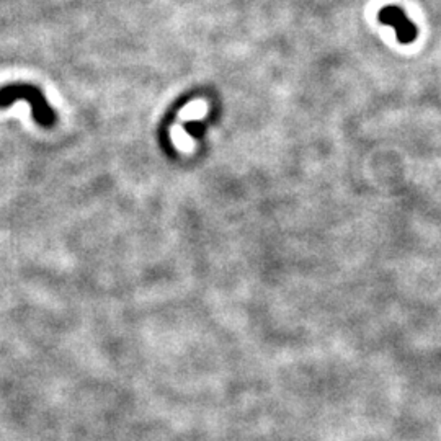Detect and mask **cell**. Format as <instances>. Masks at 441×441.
<instances>
[{
  "label": "cell",
  "mask_w": 441,
  "mask_h": 441,
  "mask_svg": "<svg viewBox=\"0 0 441 441\" xmlns=\"http://www.w3.org/2000/svg\"><path fill=\"white\" fill-rule=\"evenodd\" d=\"M378 19L383 25L394 28L399 43L410 44L417 40L418 30L415 24H412V20L398 5H386V7H383Z\"/></svg>",
  "instance_id": "2"
},
{
  "label": "cell",
  "mask_w": 441,
  "mask_h": 441,
  "mask_svg": "<svg viewBox=\"0 0 441 441\" xmlns=\"http://www.w3.org/2000/svg\"><path fill=\"white\" fill-rule=\"evenodd\" d=\"M28 100L30 105L33 107V113H35V118L41 123V125H51L54 116L53 110L44 103L43 97L40 92L35 90V88L30 87H7L4 90H0V107H5V105H10L15 100Z\"/></svg>",
  "instance_id": "1"
}]
</instances>
